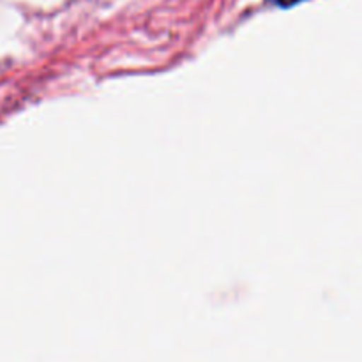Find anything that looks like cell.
<instances>
[{
  "instance_id": "6da1fadb",
  "label": "cell",
  "mask_w": 362,
  "mask_h": 362,
  "mask_svg": "<svg viewBox=\"0 0 362 362\" xmlns=\"http://www.w3.org/2000/svg\"><path fill=\"white\" fill-rule=\"evenodd\" d=\"M269 2L274 4V6H278V7H292V6H296V4L304 2V0H269Z\"/></svg>"
}]
</instances>
